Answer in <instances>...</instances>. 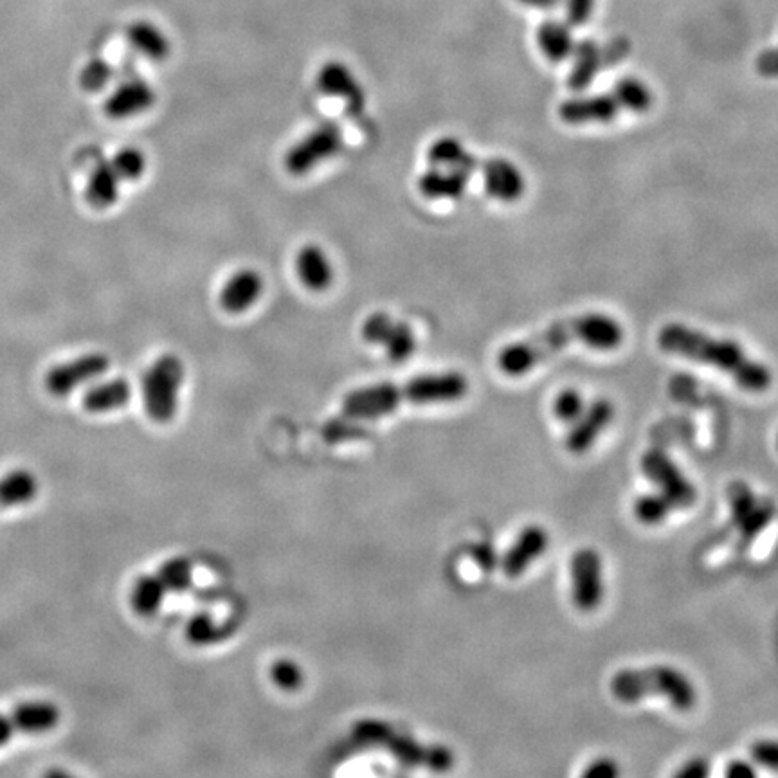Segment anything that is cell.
I'll list each match as a JSON object with an SVG mask.
<instances>
[{
  "label": "cell",
  "instance_id": "obj_37",
  "mask_svg": "<svg viewBox=\"0 0 778 778\" xmlns=\"http://www.w3.org/2000/svg\"><path fill=\"white\" fill-rule=\"evenodd\" d=\"M728 498H730V510H732V521L735 528L741 526L742 521L750 514L751 508L755 507L757 499L751 492L750 487L742 481L733 483L728 489Z\"/></svg>",
  "mask_w": 778,
  "mask_h": 778
},
{
  "label": "cell",
  "instance_id": "obj_35",
  "mask_svg": "<svg viewBox=\"0 0 778 778\" xmlns=\"http://www.w3.org/2000/svg\"><path fill=\"white\" fill-rule=\"evenodd\" d=\"M775 512H777V508H775L771 499H757L755 507L751 508L750 514L746 516V519L739 526L742 539L746 543L753 541L771 523V519L775 517Z\"/></svg>",
  "mask_w": 778,
  "mask_h": 778
},
{
  "label": "cell",
  "instance_id": "obj_27",
  "mask_svg": "<svg viewBox=\"0 0 778 778\" xmlns=\"http://www.w3.org/2000/svg\"><path fill=\"white\" fill-rule=\"evenodd\" d=\"M427 159L433 166L456 168L471 175L481 163L476 155H472L460 139L453 136L438 137L427 150Z\"/></svg>",
  "mask_w": 778,
  "mask_h": 778
},
{
  "label": "cell",
  "instance_id": "obj_19",
  "mask_svg": "<svg viewBox=\"0 0 778 778\" xmlns=\"http://www.w3.org/2000/svg\"><path fill=\"white\" fill-rule=\"evenodd\" d=\"M296 274L310 292H326L334 285L335 269L321 245H303L296 254Z\"/></svg>",
  "mask_w": 778,
  "mask_h": 778
},
{
  "label": "cell",
  "instance_id": "obj_40",
  "mask_svg": "<svg viewBox=\"0 0 778 778\" xmlns=\"http://www.w3.org/2000/svg\"><path fill=\"white\" fill-rule=\"evenodd\" d=\"M362 436H366V431L361 426H355L353 418L350 417L343 418V420H330L323 427V438L328 444H337V442L362 438Z\"/></svg>",
  "mask_w": 778,
  "mask_h": 778
},
{
  "label": "cell",
  "instance_id": "obj_22",
  "mask_svg": "<svg viewBox=\"0 0 778 778\" xmlns=\"http://www.w3.org/2000/svg\"><path fill=\"white\" fill-rule=\"evenodd\" d=\"M10 717L15 730L35 735L55 730L62 719V712L51 701H26L15 706Z\"/></svg>",
  "mask_w": 778,
  "mask_h": 778
},
{
  "label": "cell",
  "instance_id": "obj_39",
  "mask_svg": "<svg viewBox=\"0 0 778 778\" xmlns=\"http://www.w3.org/2000/svg\"><path fill=\"white\" fill-rule=\"evenodd\" d=\"M395 319L386 312H375L362 323V339L368 344H382Z\"/></svg>",
  "mask_w": 778,
  "mask_h": 778
},
{
  "label": "cell",
  "instance_id": "obj_17",
  "mask_svg": "<svg viewBox=\"0 0 778 778\" xmlns=\"http://www.w3.org/2000/svg\"><path fill=\"white\" fill-rule=\"evenodd\" d=\"M265 281L254 269H240L227 278L222 285L218 303L227 314H244L262 298Z\"/></svg>",
  "mask_w": 778,
  "mask_h": 778
},
{
  "label": "cell",
  "instance_id": "obj_13",
  "mask_svg": "<svg viewBox=\"0 0 778 778\" xmlns=\"http://www.w3.org/2000/svg\"><path fill=\"white\" fill-rule=\"evenodd\" d=\"M317 89L328 98L343 100L348 112L359 114L366 105V94L352 69L343 62H326L316 78Z\"/></svg>",
  "mask_w": 778,
  "mask_h": 778
},
{
  "label": "cell",
  "instance_id": "obj_31",
  "mask_svg": "<svg viewBox=\"0 0 778 778\" xmlns=\"http://www.w3.org/2000/svg\"><path fill=\"white\" fill-rule=\"evenodd\" d=\"M235 631V625H218L213 622L211 616L202 613V615L193 616L190 624L186 627V636L191 643L195 645H209V643L222 642L229 638Z\"/></svg>",
  "mask_w": 778,
  "mask_h": 778
},
{
  "label": "cell",
  "instance_id": "obj_11",
  "mask_svg": "<svg viewBox=\"0 0 778 778\" xmlns=\"http://www.w3.org/2000/svg\"><path fill=\"white\" fill-rule=\"evenodd\" d=\"M642 471L649 480L660 487L663 496L676 508H690L696 503V487L683 476L669 456L658 449L643 454Z\"/></svg>",
  "mask_w": 778,
  "mask_h": 778
},
{
  "label": "cell",
  "instance_id": "obj_26",
  "mask_svg": "<svg viewBox=\"0 0 778 778\" xmlns=\"http://www.w3.org/2000/svg\"><path fill=\"white\" fill-rule=\"evenodd\" d=\"M121 177L114 170L110 161H100L92 168L87 188H85V199L94 209H109L118 202L119 186H121Z\"/></svg>",
  "mask_w": 778,
  "mask_h": 778
},
{
  "label": "cell",
  "instance_id": "obj_21",
  "mask_svg": "<svg viewBox=\"0 0 778 778\" xmlns=\"http://www.w3.org/2000/svg\"><path fill=\"white\" fill-rule=\"evenodd\" d=\"M573 67L568 76V87L573 92H582L595 82L598 73L607 67L604 47L598 46V42L586 38L575 44L573 49Z\"/></svg>",
  "mask_w": 778,
  "mask_h": 778
},
{
  "label": "cell",
  "instance_id": "obj_38",
  "mask_svg": "<svg viewBox=\"0 0 778 778\" xmlns=\"http://www.w3.org/2000/svg\"><path fill=\"white\" fill-rule=\"evenodd\" d=\"M586 409L584 399L577 389H564L553 402V413L562 422H575Z\"/></svg>",
  "mask_w": 778,
  "mask_h": 778
},
{
  "label": "cell",
  "instance_id": "obj_32",
  "mask_svg": "<svg viewBox=\"0 0 778 778\" xmlns=\"http://www.w3.org/2000/svg\"><path fill=\"white\" fill-rule=\"evenodd\" d=\"M674 505L667 496L663 494H647L642 498L636 499L634 503V516L642 525L656 526L663 523L670 512L674 510Z\"/></svg>",
  "mask_w": 778,
  "mask_h": 778
},
{
  "label": "cell",
  "instance_id": "obj_33",
  "mask_svg": "<svg viewBox=\"0 0 778 778\" xmlns=\"http://www.w3.org/2000/svg\"><path fill=\"white\" fill-rule=\"evenodd\" d=\"M157 577L163 582L166 591L182 593V591L191 588V582H193L190 561H186L182 557L170 559V561L164 562L161 570L157 571Z\"/></svg>",
  "mask_w": 778,
  "mask_h": 778
},
{
  "label": "cell",
  "instance_id": "obj_41",
  "mask_svg": "<svg viewBox=\"0 0 778 778\" xmlns=\"http://www.w3.org/2000/svg\"><path fill=\"white\" fill-rule=\"evenodd\" d=\"M271 678L283 690H296L303 683V672L294 661L280 660L272 665Z\"/></svg>",
  "mask_w": 778,
  "mask_h": 778
},
{
  "label": "cell",
  "instance_id": "obj_48",
  "mask_svg": "<svg viewBox=\"0 0 778 778\" xmlns=\"http://www.w3.org/2000/svg\"><path fill=\"white\" fill-rule=\"evenodd\" d=\"M13 733H15V726L10 715L0 714V748L11 741Z\"/></svg>",
  "mask_w": 778,
  "mask_h": 778
},
{
  "label": "cell",
  "instance_id": "obj_24",
  "mask_svg": "<svg viewBox=\"0 0 778 778\" xmlns=\"http://www.w3.org/2000/svg\"><path fill=\"white\" fill-rule=\"evenodd\" d=\"M127 42L134 51L152 62H164L172 53L170 40L164 35L163 29L150 20L132 22L127 28Z\"/></svg>",
  "mask_w": 778,
  "mask_h": 778
},
{
  "label": "cell",
  "instance_id": "obj_28",
  "mask_svg": "<svg viewBox=\"0 0 778 778\" xmlns=\"http://www.w3.org/2000/svg\"><path fill=\"white\" fill-rule=\"evenodd\" d=\"M40 483L28 469H13L0 478V507H22L37 498Z\"/></svg>",
  "mask_w": 778,
  "mask_h": 778
},
{
  "label": "cell",
  "instance_id": "obj_23",
  "mask_svg": "<svg viewBox=\"0 0 778 778\" xmlns=\"http://www.w3.org/2000/svg\"><path fill=\"white\" fill-rule=\"evenodd\" d=\"M535 38L544 58L552 64L566 62L573 55V49L577 44L571 33L570 24L562 20H544L539 24Z\"/></svg>",
  "mask_w": 778,
  "mask_h": 778
},
{
  "label": "cell",
  "instance_id": "obj_16",
  "mask_svg": "<svg viewBox=\"0 0 778 778\" xmlns=\"http://www.w3.org/2000/svg\"><path fill=\"white\" fill-rule=\"evenodd\" d=\"M155 105V91L150 83L139 78H132L127 82L119 83L112 91L103 110L110 119L123 121V119L136 118Z\"/></svg>",
  "mask_w": 778,
  "mask_h": 778
},
{
  "label": "cell",
  "instance_id": "obj_34",
  "mask_svg": "<svg viewBox=\"0 0 778 778\" xmlns=\"http://www.w3.org/2000/svg\"><path fill=\"white\" fill-rule=\"evenodd\" d=\"M114 170L118 172L121 181L134 182L141 179L146 172V155L134 146L121 148L118 154L110 159Z\"/></svg>",
  "mask_w": 778,
  "mask_h": 778
},
{
  "label": "cell",
  "instance_id": "obj_6",
  "mask_svg": "<svg viewBox=\"0 0 778 778\" xmlns=\"http://www.w3.org/2000/svg\"><path fill=\"white\" fill-rule=\"evenodd\" d=\"M184 382V364L173 353H164L146 370L141 382L148 417L155 424H168L177 415Z\"/></svg>",
  "mask_w": 778,
  "mask_h": 778
},
{
  "label": "cell",
  "instance_id": "obj_2",
  "mask_svg": "<svg viewBox=\"0 0 778 778\" xmlns=\"http://www.w3.org/2000/svg\"><path fill=\"white\" fill-rule=\"evenodd\" d=\"M656 341L661 352L724 371L744 391L764 393L773 382L768 366L751 359L741 344L732 339H717L692 326L669 323L658 332Z\"/></svg>",
  "mask_w": 778,
  "mask_h": 778
},
{
  "label": "cell",
  "instance_id": "obj_44",
  "mask_svg": "<svg viewBox=\"0 0 778 778\" xmlns=\"http://www.w3.org/2000/svg\"><path fill=\"white\" fill-rule=\"evenodd\" d=\"M755 67L764 78H778V47H771L760 53Z\"/></svg>",
  "mask_w": 778,
  "mask_h": 778
},
{
  "label": "cell",
  "instance_id": "obj_43",
  "mask_svg": "<svg viewBox=\"0 0 778 778\" xmlns=\"http://www.w3.org/2000/svg\"><path fill=\"white\" fill-rule=\"evenodd\" d=\"M751 757L764 768L778 771V742L759 741L751 746Z\"/></svg>",
  "mask_w": 778,
  "mask_h": 778
},
{
  "label": "cell",
  "instance_id": "obj_12",
  "mask_svg": "<svg viewBox=\"0 0 778 778\" xmlns=\"http://www.w3.org/2000/svg\"><path fill=\"white\" fill-rule=\"evenodd\" d=\"M399 384H373L348 393L343 399L344 417L353 420H371L393 413L402 402Z\"/></svg>",
  "mask_w": 778,
  "mask_h": 778
},
{
  "label": "cell",
  "instance_id": "obj_42",
  "mask_svg": "<svg viewBox=\"0 0 778 778\" xmlns=\"http://www.w3.org/2000/svg\"><path fill=\"white\" fill-rule=\"evenodd\" d=\"M562 2H564L566 22L571 28L586 26L589 20L593 19L597 0H562Z\"/></svg>",
  "mask_w": 778,
  "mask_h": 778
},
{
  "label": "cell",
  "instance_id": "obj_18",
  "mask_svg": "<svg viewBox=\"0 0 778 778\" xmlns=\"http://www.w3.org/2000/svg\"><path fill=\"white\" fill-rule=\"evenodd\" d=\"M548 544H550V535L543 526H526L501 561L503 573L508 579L521 577L546 552Z\"/></svg>",
  "mask_w": 778,
  "mask_h": 778
},
{
  "label": "cell",
  "instance_id": "obj_5",
  "mask_svg": "<svg viewBox=\"0 0 778 778\" xmlns=\"http://www.w3.org/2000/svg\"><path fill=\"white\" fill-rule=\"evenodd\" d=\"M353 737L366 746H382L391 753L400 764L409 768H424L444 773L454 766L453 751L444 746H424L395 732L388 724L380 721H361L353 728Z\"/></svg>",
  "mask_w": 778,
  "mask_h": 778
},
{
  "label": "cell",
  "instance_id": "obj_20",
  "mask_svg": "<svg viewBox=\"0 0 778 778\" xmlns=\"http://www.w3.org/2000/svg\"><path fill=\"white\" fill-rule=\"evenodd\" d=\"M469 173L456 168L433 166L420 175L418 190L431 200H456L462 197L469 186Z\"/></svg>",
  "mask_w": 778,
  "mask_h": 778
},
{
  "label": "cell",
  "instance_id": "obj_8",
  "mask_svg": "<svg viewBox=\"0 0 778 778\" xmlns=\"http://www.w3.org/2000/svg\"><path fill=\"white\" fill-rule=\"evenodd\" d=\"M110 368V359L103 353H85L73 361L56 364L47 371L46 388L53 397L64 399L76 389L103 377Z\"/></svg>",
  "mask_w": 778,
  "mask_h": 778
},
{
  "label": "cell",
  "instance_id": "obj_49",
  "mask_svg": "<svg viewBox=\"0 0 778 778\" xmlns=\"http://www.w3.org/2000/svg\"><path fill=\"white\" fill-rule=\"evenodd\" d=\"M517 2L535 10H555L559 4H562V0H517Z\"/></svg>",
  "mask_w": 778,
  "mask_h": 778
},
{
  "label": "cell",
  "instance_id": "obj_25",
  "mask_svg": "<svg viewBox=\"0 0 778 778\" xmlns=\"http://www.w3.org/2000/svg\"><path fill=\"white\" fill-rule=\"evenodd\" d=\"M132 399V386L125 379H112L94 384L85 391L82 406L87 413H109L114 409L125 408Z\"/></svg>",
  "mask_w": 778,
  "mask_h": 778
},
{
  "label": "cell",
  "instance_id": "obj_14",
  "mask_svg": "<svg viewBox=\"0 0 778 778\" xmlns=\"http://www.w3.org/2000/svg\"><path fill=\"white\" fill-rule=\"evenodd\" d=\"M615 418V406L607 399H598L582 411L566 436V449L571 454L588 453L591 445L595 444L602 431L611 426Z\"/></svg>",
  "mask_w": 778,
  "mask_h": 778
},
{
  "label": "cell",
  "instance_id": "obj_7",
  "mask_svg": "<svg viewBox=\"0 0 778 778\" xmlns=\"http://www.w3.org/2000/svg\"><path fill=\"white\" fill-rule=\"evenodd\" d=\"M344 137L341 127L334 121H326L312 128L307 136L301 137L283 157L285 170L294 177H303L319 164L334 159L343 150Z\"/></svg>",
  "mask_w": 778,
  "mask_h": 778
},
{
  "label": "cell",
  "instance_id": "obj_9",
  "mask_svg": "<svg viewBox=\"0 0 778 778\" xmlns=\"http://www.w3.org/2000/svg\"><path fill=\"white\" fill-rule=\"evenodd\" d=\"M402 399L417 406L456 402L469 393V380L458 371L427 373L400 386Z\"/></svg>",
  "mask_w": 778,
  "mask_h": 778
},
{
  "label": "cell",
  "instance_id": "obj_1",
  "mask_svg": "<svg viewBox=\"0 0 778 778\" xmlns=\"http://www.w3.org/2000/svg\"><path fill=\"white\" fill-rule=\"evenodd\" d=\"M624 326L615 317L589 312L562 319L523 341L508 344L498 355L499 370L508 377H523L570 344H584L598 352H611L624 343Z\"/></svg>",
  "mask_w": 778,
  "mask_h": 778
},
{
  "label": "cell",
  "instance_id": "obj_15",
  "mask_svg": "<svg viewBox=\"0 0 778 778\" xmlns=\"http://www.w3.org/2000/svg\"><path fill=\"white\" fill-rule=\"evenodd\" d=\"M483 186L492 199L512 204L525 195L526 181L516 164L505 157H492L481 164Z\"/></svg>",
  "mask_w": 778,
  "mask_h": 778
},
{
  "label": "cell",
  "instance_id": "obj_30",
  "mask_svg": "<svg viewBox=\"0 0 778 778\" xmlns=\"http://www.w3.org/2000/svg\"><path fill=\"white\" fill-rule=\"evenodd\" d=\"M380 346L386 350L389 361L400 364L408 361L417 350V335L406 321H395Z\"/></svg>",
  "mask_w": 778,
  "mask_h": 778
},
{
  "label": "cell",
  "instance_id": "obj_10",
  "mask_svg": "<svg viewBox=\"0 0 778 778\" xmlns=\"http://www.w3.org/2000/svg\"><path fill=\"white\" fill-rule=\"evenodd\" d=\"M604 597L602 559L597 550L582 548L571 557V598L582 613H591Z\"/></svg>",
  "mask_w": 778,
  "mask_h": 778
},
{
  "label": "cell",
  "instance_id": "obj_45",
  "mask_svg": "<svg viewBox=\"0 0 778 778\" xmlns=\"http://www.w3.org/2000/svg\"><path fill=\"white\" fill-rule=\"evenodd\" d=\"M618 773H620V768L616 766L615 760L598 759L595 762H591L588 768L584 769L582 777L613 778L618 777Z\"/></svg>",
  "mask_w": 778,
  "mask_h": 778
},
{
  "label": "cell",
  "instance_id": "obj_46",
  "mask_svg": "<svg viewBox=\"0 0 778 778\" xmlns=\"http://www.w3.org/2000/svg\"><path fill=\"white\" fill-rule=\"evenodd\" d=\"M708 773H710L708 762H706V760L696 759L690 760L683 768L679 769L678 773H676V777L701 778L706 777Z\"/></svg>",
  "mask_w": 778,
  "mask_h": 778
},
{
  "label": "cell",
  "instance_id": "obj_47",
  "mask_svg": "<svg viewBox=\"0 0 778 778\" xmlns=\"http://www.w3.org/2000/svg\"><path fill=\"white\" fill-rule=\"evenodd\" d=\"M724 775L730 778H748L755 777V769L751 768V764H746L742 760H735L730 762L728 768L724 771Z\"/></svg>",
  "mask_w": 778,
  "mask_h": 778
},
{
  "label": "cell",
  "instance_id": "obj_50",
  "mask_svg": "<svg viewBox=\"0 0 778 778\" xmlns=\"http://www.w3.org/2000/svg\"><path fill=\"white\" fill-rule=\"evenodd\" d=\"M777 445H778V442H777ZM777 449H778V447H777Z\"/></svg>",
  "mask_w": 778,
  "mask_h": 778
},
{
  "label": "cell",
  "instance_id": "obj_3",
  "mask_svg": "<svg viewBox=\"0 0 778 778\" xmlns=\"http://www.w3.org/2000/svg\"><path fill=\"white\" fill-rule=\"evenodd\" d=\"M609 690L620 703H636L645 697H665L678 712H690L697 703L694 683L683 672L667 665L620 670L611 679Z\"/></svg>",
  "mask_w": 778,
  "mask_h": 778
},
{
  "label": "cell",
  "instance_id": "obj_36",
  "mask_svg": "<svg viewBox=\"0 0 778 778\" xmlns=\"http://www.w3.org/2000/svg\"><path fill=\"white\" fill-rule=\"evenodd\" d=\"M112 76H114V71H112L109 62H105L101 58H94L83 67L82 73H80V85H82L83 91L94 94V92L103 91L112 82Z\"/></svg>",
  "mask_w": 778,
  "mask_h": 778
},
{
  "label": "cell",
  "instance_id": "obj_29",
  "mask_svg": "<svg viewBox=\"0 0 778 778\" xmlns=\"http://www.w3.org/2000/svg\"><path fill=\"white\" fill-rule=\"evenodd\" d=\"M166 588L157 575H143L130 591V606L139 616H154L166 597Z\"/></svg>",
  "mask_w": 778,
  "mask_h": 778
},
{
  "label": "cell",
  "instance_id": "obj_4",
  "mask_svg": "<svg viewBox=\"0 0 778 778\" xmlns=\"http://www.w3.org/2000/svg\"><path fill=\"white\" fill-rule=\"evenodd\" d=\"M654 94L647 83L638 78H624L616 83L613 91L586 98L564 101L559 107V118L566 125H598L611 123L622 112L642 114L651 109Z\"/></svg>",
  "mask_w": 778,
  "mask_h": 778
}]
</instances>
